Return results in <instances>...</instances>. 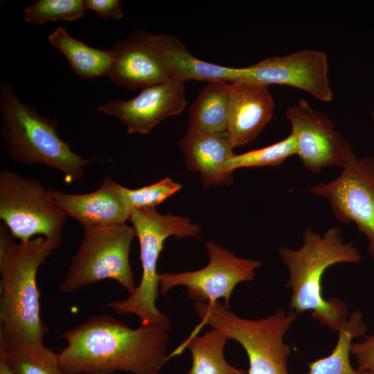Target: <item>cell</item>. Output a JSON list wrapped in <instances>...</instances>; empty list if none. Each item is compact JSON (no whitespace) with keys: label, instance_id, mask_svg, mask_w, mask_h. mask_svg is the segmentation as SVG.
<instances>
[{"label":"cell","instance_id":"ac0fdd59","mask_svg":"<svg viewBox=\"0 0 374 374\" xmlns=\"http://www.w3.org/2000/svg\"><path fill=\"white\" fill-rule=\"evenodd\" d=\"M152 39L169 64L172 78L185 82L188 80L233 82L247 80V67L232 68L201 60L193 55L175 36L152 34Z\"/></svg>","mask_w":374,"mask_h":374},{"label":"cell","instance_id":"6da1fadb","mask_svg":"<svg viewBox=\"0 0 374 374\" xmlns=\"http://www.w3.org/2000/svg\"><path fill=\"white\" fill-rule=\"evenodd\" d=\"M168 331L153 323L132 329L110 314H93L62 334L66 346L57 358L67 374H160Z\"/></svg>","mask_w":374,"mask_h":374},{"label":"cell","instance_id":"4fadbf2b","mask_svg":"<svg viewBox=\"0 0 374 374\" xmlns=\"http://www.w3.org/2000/svg\"><path fill=\"white\" fill-rule=\"evenodd\" d=\"M185 82L172 78L142 89L127 100H109L97 110L120 120L129 134H148L162 121L180 114L187 104Z\"/></svg>","mask_w":374,"mask_h":374},{"label":"cell","instance_id":"9c48e42d","mask_svg":"<svg viewBox=\"0 0 374 374\" xmlns=\"http://www.w3.org/2000/svg\"><path fill=\"white\" fill-rule=\"evenodd\" d=\"M341 172L334 180L319 182L309 191L326 198L333 215L342 223L356 224L368 239L374 260V158L358 157L348 141Z\"/></svg>","mask_w":374,"mask_h":374},{"label":"cell","instance_id":"4316f807","mask_svg":"<svg viewBox=\"0 0 374 374\" xmlns=\"http://www.w3.org/2000/svg\"><path fill=\"white\" fill-rule=\"evenodd\" d=\"M350 353L357 362V370L374 374V335L366 336L362 341L352 343Z\"/></svg>","mask_w":374,"mask_h":374},{"label":"cell","instance_id":"277c9868","mask_svg":"<svg viewBox=\"0 0 374 374\" xmlns=\"http://www.w3.org/2000/svg\"><path fill=\"white\" fill-rule=\"evenodd\" d=\"M1 138L6 155L24 164H42L59 170L65 182L82 180L85 167L98 159L83 158L58 134V121L40 115L23 103L14 88L0 82Z\"/></svg>","mask_w":374,"mask_h":374},{"label":"cell","instance_id":"5bb4252c","mask_svg":"<svg viewBox=\"0 0 374 374\" xmlns=\"http://www.w3.org/2000/svg\"><path fill=\"white\" fill-rule=\"evenodd\" d=\"M113 62L107 77L116 85L129 90L144 89L172 78L163 54L143 30L131 33L114 44Z\"/></svg>","mask_w":374,"mask_h":374},{"label":"cell","instance_id":"cb8c5ba5","mask_svg":"<svg viewBox=\"0 0 374 374\" xmlns=\"http://www.w3.org/2000/svg\"><path fill=\"white\" fill-rule=\"evenodd\" d=\"M296 153V140L290 133L284 139L272 145L234 154L229 161L228 167L233 171L241 168L276 166Z\"/></svg>","mask_w":374,"mask_h":374},{"label":"cell","instance_id":"f546056e","mask_svg":"<svg viewBox=\"0 0 374 374\" xmlns=\"http://www.w3.org/2000/svg\"><path fill=\"white\" fill-rule=\"evenodd\" d=\"M371 118H372V122H373V133H374V109L371 112ZM373 157L374 158V143H373Z\"/></svg>","mask_w":374,"mask_h":374},{"label":"cell","instance_id":"d6986e66","mask_svg":"<svg viewBox=\"0 0 374 374\" xmlns=\"http://www.w3.org/2000/svg\"><path fill=\"white\" fill-rule=\"evenodd\" d=\"M228 339L222 331L212 328L202 336L189 337L168 356V360L187 348L191 354L192 364L185 374H245V371L236 368L226 361L224 348Z\"/></svg>","mask_w":374,"mask_h":374},{"label":"cell","instance_id":"484cf974","mask_svg":"<svg viewBox=\"0 0 374 374\" xmlns=\"http://www.w3.org/2000/svg\"><path fill=\"white\" fill-rule=\"evenodd\" d=\"M181 186L166 177L154 184L136 189L125 188L127 199L132 208H154L178 192Z\"/></svg>","mask_w":374,"mask_h":374},{"label":"cell","instance_id":"8992f818","mask_svg":"<svg viewBox=\"0 0 374 374\" xmlns=\"http://www.w3.org/2000/svg\"><path fill=\"white\" fill-rule=\"evenodd\" d=\"M193 308L200 326L216 328L243 347L249 358L248 374H290L291 349L283 338L297 318L295 312L278 309L266 318L251 320L238 317L217 301L194 302Z\"/></svg>","mask_w":374,"mask_h":374},{"label":"cell","instance_id":"30bf717a","mask_svg":"<svg viewBox=\"0 0 374 374\" xmlns=\"http://www.w3.org/2000/svg\"><path fill=\"white\" fill-rule=\"evenodd\" d=\"M205 247L209 262L204 267L191 271L159 273V292L164 296L172 287L183 285L194 302L206 304L223 298L224 305L230 308L234 288L240 283L253 280L262 262L237 257L213 241H207Z\"/></svg>","mask_w":374,"mask_h":374},{"label":"cell","instance_id":"e0dca14e","mask_svg":"<svg viewBox=\"0 0 374 374\" xmlns=\"http://www.w3.org/2000/svg\"><path fill=\"white\" fill-rule=\"evenodd\" d=\"M179 143L186 168L200 175L205 188L232 184L233 171L228 163L235 154L226 133L188 128Z\"/></svg>","mask_w":374,"mask_h":374},{"label":"cell","instance_id":"8fae6325","mask_svg":"<svg viewBox=\"0 0 374 374\" xmlns=\"http://www.w3.org/2000/svg\"><path fill=\"white\" fill-rule=\"evenodd\" d=\"M285 114L296 140V155L305 169L319 173L327 167H343L348 140L326 113L299 99L287 107Z\"/></svg>","mask_w":374,"mask_h":374},{"label":"cell","instance_id":"3957f363","mask_svg":"<svg viewBox=\"0 0 374 374\" xmlns=\"http://www.w3.org/2000/svg\"><path fill=\"white\" fill-rule=\"evenodd\" d=\"M303 240L297 249L284 246L278 249L289 271L285 286L292 290L290 308L297 314L310 311L321 325L339 332L348 319V309L337 298L323 297L322 278L330 266L357 263L362 256L352 242H344L337 227L328 229L322 235L307 227L303 233Z\"/></svg>","mask_w":374,"mask_h":374},{"label":"cell","instance_id":"7c38bea8","mask_svg":"<svg viewBox=\"0 0 374 374\" xmlns=\"http://www.w3.org/2000/svg\"><path fill=\"white\" fill-rule=\"evenodd\" d=\"M247 80L268 86L293 87L323 102L333 99L327 56L321 51L306 48L283 56L269 57L247 66Z\"/></svg>","mask_w":374,"mask_h":374},{"label":"cell","instance_id":"44dd1931","mask_svg":"<svg viewBox=\"0 0 374 374\" xmlns=\"http://www.w3.org/2000/svg\"><path fill=\"white\" fill-rule=\"evenodd\" d=\"M229 83L208 82L188 110V128L208 133H226Z\"/></svg>","mask_w":374,"mask_h":374},{"label":"cell","instance_id":"f1b7e54d","mask_svg":"<svg viewBox=\"0 0 374 374\" xmlns=\"http://www.w3.org/2000/svg\"><path fill=\"white\" fill-rule=\"evenodd\" d=\"M0 374H13L5 362L0 359Z\"/></svg>","mask_w":374,"mask_h":374},{"label":"cell","instance_id":"83f0119b","mask_svg":"<svg viewBox=\"0 0 374 374\" xmlns=\"http://www.w3.org/2000/svg\"><path fill=\"white\" fill-rule=\"evenodd\" d=\"M87 10L96 12L103 19H122L123 11L119 0H85Z\"/></svg>","mask_w":374,"mask_h":374},{"label":"cell","instance_id":"7402d4cb","mask_svg":"<svg viewBox=\"0 0 374 374\" xmlns=\"http://www.w3.org/2000/svg\"><path fill=\"white\" fill-rule=\"evenodd\" d=\"M366 330L362 312H352L339 330L338 340L331 353L310 363L308 374H371L355 369L350 361L353 340L365 335Z\"/></svg>","mask_w":374,"mask_h":374},{"label":"cell","instance_id":"d4e9b609","mask_svg":"<svg viewBox=\"0 0 374 374\" xmlns=\"http://www.w3.org/2000/svg\"><path fill=\"white\" fill-rule=\"evenodd\" d=\"M87 10L85 0H36L25 8L24 20L43 24L47 21H73Z\"/></svg>","mask_w":374,"mask_h":374},{"label":"cell","instance_id":"ffe728a7","mask_svg":"<svg viewBox=\"0 0 374 374\" xmlns=\"http://www.w3.org/2000/svg\"><path fill=\"white\" fill-rule=\"evenodd\" d=\"M48 39L52 46L66 57L78 76L94 78L108 75L113 62L112 50L87 46L69 35L63 26L57 27Z\"/></svg>","mask_w":374,"mask_h":374},{"label":"cell","instance_id":"603a6c76","mask_svg":"<svg viewBox=\"0 0 374 374\" xmlns=\"http://www.w3.org/2000/svg\"><path fill=\"white\" fill-rule=\"evenodd\" d=\"M0 359L13 374H67L57 354L44 344H17L0 347Z\"/></svg>","mask_w":374,"mask_h":374},{"label":"cell","instance_id":"2e32d148","mask_svg":"<svg viewBox=\"0 0 374 374\" xmlns=\"http://www.w3.org/2000/svg\"><path fill=\"white\" fill-rule=\"evenodd\" d=\"M274 109L268 85L249 80L230 82L226 134L233 148L253 141L271 121Z\"/></svg>","mask_w":374,"mask_h":374},{"label":"cell","instance_id":"52a82bcc","mask_svg":"<svg viewBox=\"0 0 374 374\" xmlns=\"http://www.w3.org/2000/svg\"><path fill=\"white\" fill-rule=\"evenodd\" d=\"M134 236V228L126 223L84 229L81 243L71 259L60 290L71 293L110 278L132 294L136 287L130 263Z\"/></svg>","mask_w":374,"mask_h":374},{"label":"cell","instance_id":"9a60e30c","mask_svg":"<svg viewBox=\"0 0 374 374\" xmlns=\"http://www.w3.org/2000/svg\"><path fill=\"white\" fill-rule=\"evenodd\" d=\"M124 186L109 176L96 190L84 194L65 193L52 188L46 189L48 201L77 220L83 229L126 223L131 207Z\"/></svg>","mask_w":374,"mask_h":374},{"label":"cell","instance_id":"ba28073f","mask_svg":"<svg viewBox=\"0 0 374 374\" xmlns=\"http://www.w3.org/2000/svg\"><path fill=\"white\" fill-rule=\"evenodd\" d=\"M67 217L48 201L39 181L5 168L0 170V219L13 238L27 242L43 235L60 247Z\"/></svg>","mask_w":374,"mask_h":374},{"label":"cell","instance_id":"7a4b0ae2","mask_svg":"<svg viewBox=\"0 0 374 374\" xmlns=\"http://www.w3.org/2000/svg\"><path fill=\"white\" fill-rule=\"evenodd\" d=\"M59 248L42 236L13 241L0 225V347L44 344L47 326L40 317L39 268Z\"/></svg>","mask_w":374,"mask_h":374},{"label":"cell","instance_id":"5b68a950","mask_svg":"<svg viewBox=\"0 0 374 374\" xmlns=\"http://www.w3.org/2000/svg\"><path fill=\"white\" fill-rule=\"evenodd\" d=\"M130 221L139 242L141 279L128 297L107 303L105 306L113 309L118 314H135L142 324H157L169 331L171 329L169 317L161 312L155 305L160 292L157 272L159 258L168 238H197L200 227L189 217L162 214L154 208L133 209Z\"/></svg>","mask_w":374,"mask_h":374}]
</instances>
